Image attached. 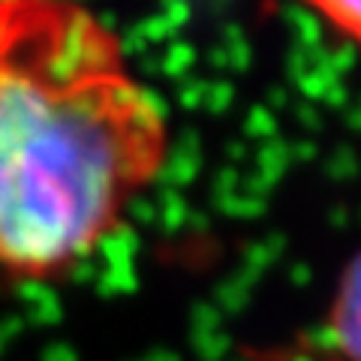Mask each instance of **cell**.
I'll use <instances>...</instances> for the list:
<instances>
[{
    "instance_id": "6da1fadb",
    "label": "cell",
    "mask_w": 361,
    "mask_h": 361,
    "mask_svg": "<svg viewBox=\"0 0 361 361\" xmlns=\"http://www.w3.org/2000/svg\"><path fill=\"white\" fill-rule=\"evenodd\" d=\"M169 157V118L82 0H0V274L66 277Z\"/></svg>"
},
{
    "instance_id": "7a4b0ae2",
    "label": "cell",
    "mask_w": 361,
    "mask_h": 361,
    "mask_svg": "<svg viewBox=\"0 0 361 361\" xmlns=\"http://www.w3.org/2000/svg\"><path fill=\"white\" fill-rule=\"evenodd\" d=\"M313 355L316 361H361V250L337 277L322 319V343Z\"/></svg>"
},
{
    "instance_id": "3957f363",
    "label": "cell",
    "mask_w": 361,
    "mask_h": 361,
    "mask_svg": "<svg viewBox=\"0 0 361 361\" xmlns=\"http://www.w3.org/2000/svg\"><path fill=\"white\" fill-rule=\"evenodd\" d=\"M301 4L361 51V0H301Z\"/></svg>"
}]
</instances>
